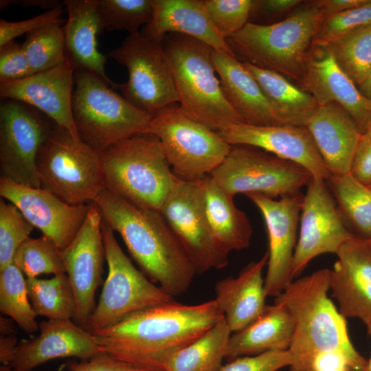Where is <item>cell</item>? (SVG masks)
Wrapping results in <instances>:
<instances>
[{
  "label": "cell",
  "mask_w": 371,
  "mask_h": 371,
  "mask_svg": "<svg viewBox=\"0 0 371 371\" xmlns=\"http://www.w3.org/2000/svg\"><path fill=\"white\" fill-rule=\"evenodd\" d=\"M224 317L214 300L194 305L177 301L134 313L91 333L102 352L153 371Z\"/></svg>",
  "instance_id": "cell-1"
},
{
  "label": "cell",
  "mask_w": 371,
  "mask_h": 371,
  "mask_svg": "<svg viewBox=\"0 0 371 371\" xmlns=\"http://www.w3.org/2000/svg\"><path fill=\"white\" fill-rule=\"evenodd\" d=\"M93 203L151 282L173 297L188 291L196 271L160 212L137 207L106 188Z\"/></svg>",
  "instance_id": "cell-2"
},
{
  "label": "cell",
  "mask_w": 371,
  "mask_h": 371,
  "mask_svg": "<svg viewBox=\"0 0 371 371\" xmlns=\"http://www.w3.org/2000/svg\"><path fill=\"white\" fill-rule=\"evenodd\" d=\"M330 269H321L293 280L274 302L284 304L294 320V331L289 348L293 363L289 371H296L312 355L339 350L348 359L351 367L364 371L367 361L353 346L346 318L328 296Z\"/></svg>",
  "instance_id": "cell-3"
},
{
  "label": "cell",
  "mask_w": 371,
  "mask_h": 371,
  "mask_svg": "<svg viewBox=\"0 0 371 371\" xmlns=\"http://www.w3.org/2000/svg\"><path fill=\"white\" fill-rule=\"evenodd\" d=\"M162 46L178 93L179 108L187 116L216 132L231 124L244 123L225 98L212 47L176 33L166 34Z\"/></svg>",
  "instance_id": "cell-4"
},
{
  "label": "cell",
  "mask_w": 371,
  "mask_h": 371,
  "mask_svg": "<svg viewBox=\"0 0 371 371\" xmlns=\"http://www.w3.org/2000/svg\"><path fill=\"white\" fill-rule=\"evenodd\" d=\"M323 20L313 1L280 21L267 25L248 22L226 41L242 62L275 71L299 83Z\"/></svg>",
  "instance_id": "cell-5"
},
{
  "label": "cell",
  "mask_w": 371,
  "mask_h": 371,
  "mask_svg": "<svg viewBox=\"0 0 371 371\" xmlns=\"http://www.w3.org/2000/svg\"><path fill=\"white\" fill-rule=\"evenodd\" d=\"M100 156L104 188L137 207L160 211L175 176L155 135H133Z\"/></svg>",
  "instance_id": "cell-6"
},
{
  "label": "cell",
  "mask_w": 371,
  "mask_h": 371,
  "mask_svg": "<svg viewBox=\"0 0 371 371\" xmlns=\"http://www.w3.org/2000/svg\"><path fill=\"white\" fill-rule=\"evenodd\" d=\"M73 117L80 140L102 152L112 145L148 133L153 116L115 92L98 75L75 71Z\"/></svg>",
  "instance_id": "cell-7"
},
{
  "label": "cell",
  "mask_w": 371,
  "mask_h": 371,
  "mask_svg": "<svg viewBox=\"0 0 371 371\" xmlns=\"http://www.w3.org/2000/svg\"><path fill=\"white\" fill-rule=\"evenodd\" d=\"M41 188L73 205L95 201L104 188L100 152L54 124L36 159Z\"/></svg>",
  "instance_id": "cell-8"
},
{
  "label": "cell",
  "mask_w": 371,
  "mask_h": 371,
  "mask_svg": "<svg viewBox=\"0 0 371 371\" xmlns=\"http://www.w3.org/2000/svg\"><path fill=\"white\" fill-rule=\"evenodd\" d=\"M148 133L159 140L173 175L188 182L210 175L232 146L217 132L187 116L177 104L153 115Z\"/></svg>",
  "instance_id": "cell-9"
},
{
  "label": "cell",
  "mask_w": 371,
  "mask_h": 371,
  "mask_svg": "<svg viewBox=\"0 0 371 371\" xmlns=\"http://www.w3.org/2000/svg\"><path fill=\"white\" fill-rule=\"evenodd\" d=\"M102 234L108 275L86 330L93 333L109 328L134 313L175 302L134 267L103 221Z\"/></svg>",
  "instance_id": "cell-10"
},
{
  "label": "cell",
  "mask_w": 371,
  "mask_h": 371,
  "mask_svg": "<svg viewBox=\"0 0 371 371\" xmlns=\"http://www.w3.org/2000/svg\"><path fill=\"white\" fill-rule=\"evenodd\" d=\"M210 176L229 196L239 193L276 199L301 192L313 176L306 169L260 148L234 145Z\"/></svg>",
  "instance_id": "cell-11"
},
{
  "label": "cell",
  "mask_w": 371,
  "mask_h": 371,
  "mask_svg": "<svg viewBox=\"0 0 371 371\" xmlns=\"http://www.w3.org/2000/svg\"><path fill=\"white\" fill-rule=\"evenodd\" d=\"M109 56L128 71V80L118 85L122 95L137 109L153 116L179 103V96L162 41L141 31L129 34Z\"/></svg>",
  "instance_id": "cell-12"
},
{
  "label": "cell",
  "mask_w": 371,
  "mask_h": 371,
  "mask_svg": "<svg viewBox=\"0 0 371 371\" xmlns=\"http://www.w3.org/2000/svg\"><path fill=\"white\" fill-rule=\"evenodd\" d=\"M159 212L196 274L227 265L231 251L218 240L209 225L201 180L188 182L175 177Z\"/></svg>",
  "instance_id": "cell-13"
},
{
  "label": "cell",
  "mask_w": 371,
  "mask_h": 371,
  "mask_svg": "<svg viewBox=\"0 0 371 371\" xmlns=\"http://www.w3.org/2000/svg\"><path fill=\"white\" fill-rule=\"evenodd\" d=\"M54 124L44 113L23 102L2 100L1 177L23 186L41 188L36 170L37 155Z\"/></svg>",
  "instance_id": "cell-14"
},
{
  "label": "cell",
  "mask_w": 371,
  "mask_h": 371,
  "mask_svg": "<svg viewBox=\"0 0 371 371\" xmlns=\"http://www.w3.org/2000/svg\"><path fill=\"white\" fill-rule=\"evenodd\" d=\"M325 181L313 177L307 185L292 265L293 278L297 277L313 258L323 254H336L345 242L355 236L341 219Z\"/></svg>",
  "instance_id": "cell-15"
},
{
  "label": "cell",
  "mask_w": 371,
  "mask_h": 371,
  "mask_svg": "<svg viewBox=\"0 0 371 371\" xmlns=\"http://www.w3.org/2000/svg\"><path fill=\"white\" fill-rule=\"evenodd\" d=\"M102 218L93 202L82 225L61 256L76 302L75 322L85 328L95 307V294L101 282L105 249Z\"/></svg>",
  "instance_id": "cell-16"
},
{
  "label": "cell",
  "mask_w": 371,
  "mask_h": 371,
  "mask_svg": "<svg viewBox=\"0 0 371 371\" xmlns=\"http://www.w3.org/2000/svg\"><path fill=\"white\" fill-rule=\"evenodd\" d=\"M304 196L300 192L278 200L258 194L247 196L260 211L267 227L269 258L265 288L267 296L277 297L293 280L292 265Z\"/></svg>",
  "instance_id": "cell-17"
},
{
  "label": "cell",
  "mask_w": 371,
  "mask_h": 371,
  "mask_svg": "<svg viewBox=\"0 0 371 371\" xmlns=\"http://www.w3.org/2000/svg\"><path fill=\"white\" fill-rule=\"evenodd\" d=\"M0 195L14 205L60 250L75 238L91 204L70 205L43 188L23 186L3 177L0 178Z\"/></svg>",
  "instance_id": "cell-18"
},
{
  "label": "cell",
  "mask_w": 371,
  "mask_h": 371,
  "mask_svg": "<svg viewBox=\"0 0 371 371\" xmlns=\"http://www.w3.org/2000/svg\"><path fill=\"white\" fill-rule=\"evenodd\" d=\"M217 133L231 146L260 148L302 166L314 177L326 181L331 176L306 126L237 123L227 125Z\"/></svg>",
  "instance_id": "cell-19"
},
{
  "label": "cell",
  "mask_w": 371,
  "mask_h": 371,
  "mask_svg": "<svg viewBox=\"0 0 371 371\" xmlns=\"http://www.w3.org/2000/svg\"><path fill=\"white\" fill-rule=\"evenodd\" d=\"M75 69L67 59L50 69L26 78L0 82L1 100L23 102L44 113L80 140L72 113Z\"/></svg>",
  "instance_id": "cell-20"
},
{
  "label": "cell",
  "mask_w": 371,
  "mask_h": 371,
  "mask_svg": "<svg viewBox=\"0 0 371 371\" xmlns=\"http://www.w3.org/2000/svg\"><path fill=\"white\" fill-rule=\"evenodd\" d=\"M298 86L319 105L335 102L343 107L363 131L371 121V102L339 67L326 43L314 41Z\"/></svg>",
  "instance_id": "cell-21"
},
{
  "label": "cell",
  "mask_w": 371,
  "mask_h": 371,
  "mask_svg": "<svg viewBox=\"0 0 371 371\" xmlns=\"http://www.w3.org/2000/svg\"><path fill=\"white\" fill-rule=\"evenodd\" d=\"M330 289L345 317L371 321V241L353 236L336 253Z\"/></svg>",
  "instance_id": "cell-22"
},
{
  "label": "cell",
  "mask_w": 371,
  "mask_h": 371,
  "mask_svg": "<svg viewBox=\"0 0 371 371\" xmlns=\"http://www.w3.org/2000/svg\"><path fill=\"white\" fill-rule=\"evenodd\" d=\"M39 330L37 337L17 344L10 366L32 371L52 359L87 360L102 352L94 335L71 319H47L39 324Z\"/></svg>",
  "instance_id": "cell-23"
},
{
  "label": "cell",
  "mask_w": 371,
  "mask_h": 371,
  "mask_svg": "<svg viewBox=\"0 0 371 371\" xmlns=\"http://www.w3.org/2000/svg\"><path fill=\"white\" fill-rule=\"evenodd\" d=\"M331 175L350 174L362 131L339 104L319 105L306 126Z\"/></svg>",
  "instance_id": "cell-24"
},
{
  "label": "cell",
  "mask_w": 371,
  "mask_h": 371,
  "mask_svg": "<svg viewBox=\"0 0 371 371\" xmlns=\"http://www.w3.org/2000/svg\"><path fill=\"white\" fill-rule=\"evenodd\" d=\"M65 6L67 11L63 25L67 58L75 71H91L117 89L118 85L105 71L107 57L98 49V37L104 30L98 0H65Z\"/></svg>",
  "instance_id": "cell-25"
},
{
  "label": "cell",
  "mask_w": 371,
  "mask_h": 371,
  "mask_svg": "<svg viewBox=\"0 0 371 371\" xmlns=\"http://www.w3.org/2000/svg\"><path fill=\"white\" fill-rule=\"evenodd\" d=\"M268 258L267 251L258 261L245 267L238 277L228 276L216 283L214 300L232 333L253 322L267 306L262 270Z\"/></svg>",
  "instance_id": "cell-26"
},
{
  "label": "cell",
  "mask_w": 371,
  "mask_h": 371,
  "mask_svg": "<svg viewBox=\"0 0 371 371\" xmlns=\"http://www.w3.org/2000/svg\"><path fill=\"white\" fill-rule=\"evenodd\" d=\"M152 19L141 30L146 36L161 42L168 34H181L236 56L213 25L203 0H152Z\"/></svg>",
  "instance_id": "cell-27"
},
{
  "label": "cell",
  "mask_w": 371,
  "mask_h": 371,
  "mask_svg": "<svg viewBox=\"0 0 371 371\" xmlns=\"http://www.w3.org/2000/svg\"><path fill=\"white\" fill-rule=\"evenodd\" d=\"M212 60L225 98L244 123L280 125L260 86L242 61L214 49Z\"/></svg>",
  "instance_id": "cell-28"
},
{
  "label": "cell",
  "mask_w": 371,
  "mask_h": 371,
  "mask_svg": "<svg viewBox=\"0 0 371 371\" xmlns=\"http://www.w3.org/2000/svg\"><path fill=\"white\" fill-rule=\"evenodd\" d=\"M294 320L289 309L274 302L253 322L231 335L225 359L231 361L245 356L289 350Z\"/></svg>",
  "instance_id": "cell-29"
},
{
  "label": "cell",
  "mask_w": 371,
  "mask_h": 371,
  "mask_svg": "<svg viewBox=\"0 0 371 371\" xmlns=\"http://www.w3.org/2000/svg\"><path fill=\"white\" fill-rule=\"evenodd\" d=\"M243 63L260 86L280 124L306 126L319 106L315 99L284 76Z\"/></svg>",
  "instance_id": "cell-30"
},
{
  "label": "cell",
  "mask_w": 371,
  "mask_h": 371,
  "mask_svg": "<svg viewBox=\"0 0 371 371\" xmlns=\"http://www.w3.org/2000/svg\"><path fill=\"white\" fill-rule=\"evenodd\" d=\"M201 183L205 213L215 236L230 251L247 248L252 227L246 214L210 175L203 178Z\"/></svg>",
  "instance_id": "cell-31"
},
{
  "label": "cell",
  "mask_w": 371,
  "mask_h": 371,
  "mask_svg": "<svg viewBox=\"0 0 371 371\" xmlns=\"http://www.w3.org/2000/svg\"><path fill=\"white\" fill-rule=\"evenodd\" d=\"M232 332L225 317L164 362L162 371H218L226 357Z\"/></svg>",
  "instance_id": "cell-32"
},
{
  "label": "cell",
  "mask_w": 371,
  "mask_h": 371,
  "mask_svg": "<svg viewBox=\"0 0 371 371\" xmlns=\"http://www.w3.org/2000/svg\"><path fill=\"white\" fill-rule=\"evenodd\" d=\"M326 181L348 229L371 240V189L350 174L332 175Z\"/></svg>",
  "instance_id": "cell-33"
},
{
  "label": "cell",
  "mask_w": 371,
  "mask_h": 371,
  "mask_svg": "<svg viewBox=\"0 0 371 371\" xmlns=\"http://www.w3.org/2000/svg\"><path fill=\"white\" fill-rule=\"evenodd\" d=\"M27 293L37 315L48 319H74L76 302L69 278L65 273L49 279L26 278Z\"/></svg>",
  "instance_id": "cell-34"
},
{
  "label": "cell",
  "mask_w": 371,
  "mask_h": 371,
  "mask_svg": "<svg viewBox=\"0 0 371 371\" xmlns=\"http://www.w3.org/2000/svg\"><path fill=\"white\" fill-rule=\"evenodd\" d=\"M14 264L0 271V311L28 334L39 329L37 315L29 302L26 278Z\"/></svg>",
  "instance_id": "cell-35"
},
{
  "label": "cell",
  "mask_w": 371,
  "mask_h": 371,
  "mask_svg": "<svg viewBox=\"0 0 371 371\" xmlns=\"http://www.w3.org/2000/svg\"><path fill=\"white\" fill-rule=\"evenodd\" d=\"M326 43L339 67L359 86L371 69V25Z\"/></svg>",
  "instance_id": "cell-36"
},
{
  "label": "cell",
  "mask_w": 371,
  "mask_h": 371,
  "mask_svg": "<svg viewBox=\"0 0 371 371\" xmlns=\"http://www.w3.org/2000/svg\"><path fill=\"white\" fill-rule=\"evenodd\" d=\"M63 25V21L56 22L27 34L22 45L33 74L50 69L67 59Z\"/></svg>",
  "instance_id": "cell-37"
},
{
  "label": "cell",
  "mask_w": 371,
  "mask_h": 371,
  "mask_svg": "<svg viewBox=\"0 0 371 371\" xmlns=\"http://www.w3.org/2000/svg\"><path fill=\"white\" fill-rule=\"evenodd\" d=\"M13 263L28 278L66 273L61 250L44 236L27 238L18 249Z\"/></svg>",
  "instance_id": "cell-38"
},
{
  "label": "cell",
  "mask_w": 371,
  "mask_h": 371,
  "mask_svg": "<svg viewBox=\"0 0 371 371\" xmlns=\"http://www.w3.org/2000/svg\"><path fill=\"white\" fill-rule=\"evenodd\" d=\"M98 11L104 29L135 34L153 17L152 0H98Z\"/></svg>",
  "instance_id": "cell-39"
},
{
  "label": "cell",
  "mask_w": 371,
  "mask_h": 371,
  "mask_svg": "<svg viewBox=\"0 0 371 371\" xmlns=\"http://www.w3.org/2000/svg\"><path fill=\"white\" fill-rule=\"evenodd\" d=\"M34 228L14 205L0 199V271L13 263L18 249Z\"/></svg>",
  "instance_id": "cell-40"
},
{
  "label": "cell",
  "mask_w": 371,
  "mask_h": 371,
  "mask_svg": "<svg viewBox=\"0 0 371 371\" xmlns=\"http://www.w3.org/2000/svg\"><path fill=\"white\" fill-rule=\"evenodd\" d=\"M208 16L227 40L249 22L253 0H203Z\"/></svg>",
  "instance_id": "cell-41"
},
{
  "label": "cell",
  "mask_w": 371,
  "mask_h": 371,
  "mask_svg": "<svg viewBox=\"0 0 371 371\" xmlns=\"http://www.w3.org/2000/svg\"><path fill=\"white\" fill-rule=\"evenodd\" d=\"M371 25V0L324 19L314 41L328 43L363 26Z\"/></svg>",
  "instance_id": "cell-42"
},
{
  "label": "cell",
  "mask_w": 371,
  "mask_h": 371,
  "mask_svg": "<svg viewBox=\"0 0 371 371\" xmlns=\"http://www.w3.org/2000/svg\"><path fill=\"white\" fill-rule=\"evenodd\" d=\"M292 363L293 358L288 350L269 351L236 358L223 365L218 371H277L289 367Z\"/></svg>",
  "instance_id": "cell-43"
},
{
  "label": "cell",
  "mask_w": 371,
  "mask_h": 371,
  "mask_svg": "<svg viewBox=\"0 0 371 371\" xmlns=\"http://www.w3.org/2000/svg\"><path fill=\"white\" fill-rule=\"evenodd\" d=\"M63 6L58 7L35 17L16 22L0 20V46L14 41L24 34H30L52 23L62 21Z\"/></svg>",
  "instance_id": "cell-44"
},
{
  "label": "cell",
  "mask_w": 371,
  "mask_h": 371,
  "mask_svg": "<svg viewBox=\"0 0 371 371\" xmlns=\"http://www.w3.org/2000/svg\"><path fill=\"white\" fill-rule=\"evenodd\" d=\"M32 74L22 44L12 41L0 46V82L16 80Z\"/></svg>",
  "instance_id": "cell-45"
},
{
  "label": "cell",
  "mask_w": 371,
  "mask_h": 371,
  "mask_svg": "<svg viewBox=\"0 0 371 371\" xmlns=\"http://www.w3.org/2000/svg\"><path fill=\"white\" fill-rule=\"evenodd\" d=\"M350 174L363 185H371V121L361 133Z\"/></svg>",
  "instance_id": "cell-46"
},
{
  "label": "cell",
  "mask_w": 371,
  "mask_h": 371,
  "mask_svg": "<svg viewBox=\"0 0 371 371\" xmlns=\"http://www.w3.org/2000/svg\"><path fill=\"white\" fill-rule=\"evenodd\" d=\"M69 371H153L122 361L102 352L87 360L67 363Z\"/></svg>",
  "instance_id": "cell-47"
},
{
  "label": "cell",
  "mask_w": 371,
  "mask_h": 371,
  "mask_svg": "<svg viewBox=\"0 0 371 371\" xmlns=\"http://www.w3.org/2000/svg\"><path fill=\"white\" fill-rule=\"evenodd\" d=\"M300 0H253L249 22L266 25L269 19L291 11Z\"/></svg>",
  "instance_id": "cell-48"
},
{
  "label": "cell",
  "mask_w": 371,
  "mask_h": 371,
  "mask_svg": "<svg viewBox=\"0 0 371 371\" xmlns=\"http://www.w3.org/2000/svg\"><path fill=\"white\" fill-rule=\"evenodd\" d=\"M368 0H316L313 3L319 9L324 19L359 7L366 3Z\"/></svg>",
  "instance_id": "cell-49"
},
{
  "label": "cell",
  "mask_w": 371,
  "mask_h": 371,
  "mask_svg": "<svg viewBox=\"0 0 371 371\" xmlns=\"http://www.w3.org/2000/svg\"><path fill=\"white\" fill-rule=\"evenodd\" d=\"M16 335L0 337V361L3 366H10L17 346Z\"/></svg>",
  "instance_id": "cell-50"
},
{
  "label": "cell",
  "mask_w": 371,
  "mask_h": 371,
  "mask_svg": "<svg viewBox=\"0 0 371 371\" xmlns=\"http://www.w3.org/2000/svg\"><path fill=\"white\" fill-rule=\"evenodd\" d=\"M18 2L24 7L38 6L48 10L65 5V1L59 0H22Z\"/></svg>",
  "instance_id": "cell-51"
},
{
  "label": "cell",
  "mask_w": 371,
  "mask_h": 371,
  "mask_svg": "<svg viewBox=\"0 0 371 371\" xmlns=\"http://www.w3.org/2000/svg\"><path fill=\"white\" fill-rule=\"evenodd\" d=\"M13 319L3 317H0L1 336L16 335V328L13 324Z\"/></svg>",
  "instance_id": "cell-52"
},
{
  "label": "cell",
  "mask_w": 371,
  "mask_h": 371,
  "mask_svg": "<svg viewBox=\"0 0 371 371\" xmlns=\"http://www.w3.org/2000/svg\"><path fill=\"white\" fill-rule=\"evenodd\" d=\"M358 88L363 95L371 102V69L366 78Z\"/></svg>",
  "instance_id": "cell-53"
},
{
  "label": "cell",
  "mask_w": 371,
  "mask_h": 371,
  "mask_svg": "<svg viewBox=\"0 0 371 371\" xmlns=\"http://www.w3.org/2000/svg\"><path fill=\"white\" fill-rule=\"evenodd\" d=\"M368 333L369 335L371 337V321L366 324ZM364 371H371V357L368 361H367V365L364 370Z\"/></svg>",
  "instance_id": "cell-54"
},
{
  "label": "cell",
  "mask_w": 371,
  "mask_h": 371,
  "mask_svg": "<svg viewBox=\"0 0 371 371\" xmlns=\"http://www.w3.org/2000/svg\"><path fill=\"white\" fill-rule=\"evenodd\" d=\"M0 371H25V370L14 368L10 366L3 365L0 367Z\"/></svg>",
  "instance_id": "cell-55"
},
{
  "label": "cell",
  "mask_w": 371,
  "mask_h": 371,
  "mask_svg": "<svg viewBox=\"0 0 371 371\" xmlns=\"http://www.w3.org/2000/svg\"><path fill=\"white\" fill-rule=\"evenodd\" d=\"M347 371H358V370H356L352 368H349Z\"/></svg>",
  "instance_id": "cell-56"
},
{
  "label": "cell",
  "mask_w": 371,
  "mask_h": 371,
  "mask_svg": "<svg viewBox=\"0 0 371 371\" xmlns=\"http://www.w3.org/2000/svg\"><path fill=\"white\" fill-rule=\"evenodd\" d=\"M368 188H369L370 189H371V185H370V186H368Z\"/></svg>",
  "instance_id": "cell-57"
},
{
  "label": "cell",
  "mask_w": 371,
  "mask_h": 371,
  "mask_svg": "<svg viewBox=\"0 0 371 371\" xmlns=\"http://www.w3.org/2000/svg\"><path fill=\"white\" fill-rule=\"evenodd\" d=\"M370 241H371V240H370Z\"/></svg>",
  "instance_id": "cell-58"
}]
</instances>
